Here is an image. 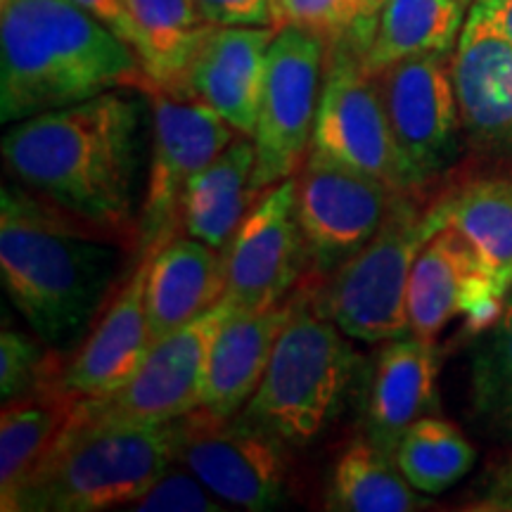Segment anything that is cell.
I'll use <instances>...</instances> for the list:
<instances>
[{"mask_svg": "<svg viewBox=\"0 0 512 512\" xmlns=\"http://www.w3.org/2000/svg\"><path fill=\"white\" fill-rule=\"evenodd\" d=\"M465 10L458 0H384L363 64L373 74L413 55L451 53Z\"/></svg>", "mask_w": 512, "mask_h": 512, "instance_id": "484cf974", "label": "cell"}, {"mask_svg": "<svg viewBox=\"0 0 512 512\" xmlns=\"http://www.w3.org/2000/svg\"><path fill=\"white\" fill-rule=\"evenodd\" d=\"M491 19H494L496 27L501 29L503 34L512 41V0H510V3H505L503 8L496 12V15H491Z\"/></svg>", "mask_w": 512, "mask_h": 512, "instance_id": "d590c367", "label": "cell"}, {"mask_svg": "<svg viewBox=\"0 0 512 512\" xmlns=\"http://www.w3.org/2000/svg\"><path fill=\"white\" fill-rule=\"evenodd\" d=\"M285 24L311 31L325 50L354 48L366 57L382 5L375 0H278Z\"/></svg>", "mask_w": 512, "mask_h": 512, "instance_id": "f1b7e54d", "label": "cell"}, {"mask_svg": "<svg viewBox=\"0 0 512 512\" xmlns=\"http://www.w3.org/2000/svg\"><path fill=\"white\" fill-rule=\"evenodd\" d=\"M441 356L437 342L396 337L382 342L363 384L366 437L392 453L401 434L425 415L437 411V377Z\"/></svg>", "mask_w": 512, "mask_h": 512, "instance_id": "d6986e66", "label": "cell"}, {"mask_svg": "<svg viewBox=\"0 0 512 512\" xmlns=\"http://www.w3.org/2000/svg\"><path fill=\"white\" fill-rule=\"evenodd\" d=\"M505 3H510V0H475V3H472L470 12H472V15L491 17V15H496V12L501 10Z\"/></svg>", "mask_w": 512, "mask_h": 512, "instance_id": "e575fe53", "label": "cell"}, {"mask_svg": "<svg viewBox=\"0 0 512 512\" xmlns=\"http://www.w3.org/2000/svg\"><path fill=\"white\" fill-rule=\"evenodd\" d=\"M396 150L411 188L420 192L453 162L460 112L448 53L413 55L373 72Z\"/></svg>", "mask_w": 512, "mask_h": 512, "instance_id": "7c38bea8", "label": "cell"}, {"mask_svg": "<svg viewBox=\"0 0 512 512\" xmlns=\"http://www.w3.org/2000/svg\"><path fill=\"white\" fill-rule=\"evenodd\" d=\"M131 510H162V512H219L223 505L219 496L202 482L195 472L169 470L162 472L145 494H140L136 501L128 503Z\"/></svg>", "mask_w": 512, "mask_h": 512, "instance_id": "1f68e13d", "label": "cell"}, {"mask_svg": "<svg viewBox=\"0 0 512 512\" xmlns=\"http://www.w3.org/2000/svg\"><path fill=\"white\" fill-rule=\"evenodd\" d=\"M64 361V354L46 347L38 337L5 328L0 335V396L12 401L48 387Z\"/></svg>", "mask_w": 512, "mask_h": 512, "instance_id": "4dcf8cb0", "label": "cell"}, {"mask_svg": "<svg viewBox=\"0 0 512 512\" xmlns=\"http://www.w3.org/2000/svg\"><path fill=\"white\" fill-rule=\"evenodd\" d=\"M226 294V261L219 249L176 235L159 249L147 275V325L152 344L185 328Z\"/></svg>", "mask_w": 512, "mask_h": 512, "instance_id": "44dd1931", "label": "cell"}, {"mask_svg": "<svg viewBox=\"0 0 512 512\" xmlns=\"http://www.w3.org/2000/svg\"><path fill=\"white\" fill-rule=\"evenodd\" d=\"M223 261V299L235 311H266L297 290L311 266L294 209V176L256 197L223 249Z\"/></svg>", "mask_w": 512, "mask_h": 512, "instance_id": "5bb4252c", "label": "cell"}, {"mask_svg": "<svg viewBox=\"0 0 512 512\" xmlns=\"http://www.w3.org/2000/svg\"><path fill=\"white\" fill-rule=\"evenodd\" d=\"M394 460L413 489L437 496L472 470L477 451L453 422L425 415L401 434Z\"/></svg>", "mask_w": 512, "mask_h": 512, "instance_id": "83f0119b", "label": "cell"}, {"mask_svg": "<svg viewBox=\"0 0 512 512\" xmlns=\"http://www.w3.org/2000/svg\"><path fill=\"white\" fill-rule=\"evenodd\" d=\"M297 290L266 311H230L211 339L202 408L235 415L247 406L271 363L275 342L292 318Z\"/></svg>", "mask_w": 512, "mask_h": 512, "instance_id": "ffe728a7", "label": "cell"}, {"mask_svg": "<svg viewBox=\"0 0 512 512\" xmlns=\"http://www.w3.org/2000/svg\"><path fill=\"white\" fill-rule=\"evenodd\" d=\"M261 192L254 140L238 136L192 181L181 233L223 252Z\"/></svg>", "mask_w": 512, "mask_h": 512, "instance_id": "7402d4cb", "label": "cell"}, {"mask_svg": "<svg viewBox=\"0 0 512 512\" xmlns=\"http://www.w3.org/2000/svg\"><path fill=\"white\" fill-rule=\"evenodd\" d=\"M233 306L226 299L152 344L140 368L110 394L76 401L72 418L171 422L202 406L211 339Z\"/></svg>", "mask_w": 512, "mask_h": 512, "instance_id": "8fae6325", "label": "cell"}, {"mask_svg": "<svg viewBox=\"0 0 512 512\" xmlns=\"http://www.w3.org/2000/svg\"><path fill=\"white\" fill-rule=\"evenodd\" d=\"M136 50L76 0H0L3 124L79 105L107 91H140Z\"/></svg>", "mask_w": 512, "mask_h": 512, "instance_id": "3957f363", "label": "cell"}, {"mask_svg": "<svg viewBox=\"0 0 512 512\" xmlns=\"http://www.w3.org/2000/svg\"><path fill=\"white\" fill-rule=\"evenodd\" d=\"M138 34V60L157 88L181 93L192 57L216 24H211L197 0H124Z\"/></svg>", "mask_w": 512, "mask_h": 512, "instance_id": "cb8c5ba5", "label": "cell"}, {"mask_svg": "<svg viewBox=\"0 0 512 512\" xmlns=\"http://www.w3.org/2000/svg\"><path fill=\"white\" fill-rule=\"evenodd\" d=\"M320 275L297 287V306L275 342L264 380L242 411L285 444H309L339 413L361 356L318 309Z\"/></svg>", "mask_w": 512, "mask_h": 512, "instance_id": "5b68a950", "label": "cell"}, {"mask_svg": "<svg viewBox=\"0 0 512 512\" xmlns=\"http://www.w3.org/2000/svg\"><path fill=\"white\" fill-rule=\"evenodd\" d=\"M472 403L486 425L512 432V297L475 354Z\"/></svg>", "mask_w": 512, "mask_h": 512, "instance_id": "f546056e", "label": "cell"}, {"mask_svg": "<svg viewBox=\"0 0 512 512\" xmlns=\"http://www.w3.org/2000/svg\"><path fill=\"white\" fill-rule=\"evenodd\" d=\"M505 299L470 242L451 223L439 228L415 259L408 285V330L437 342L453 318L465 316L472 332L486 330L501 318Z\"/></svg>", "mask_w": 512, "mask_h": 512, "instance_id": "9a60e30c", "label": "cell"}, {"mask_svg": "<svg viewBox=\"0 0 512 512\" xmlns=\"http://www.w3.org/2000/svg\"><path fill=\"white\" fill-rule=\"evenodd\" d=\"M216 27H283L278 0H197Z\"/></svg>", "mask_w": 512, "mask_h": 512, "instance_id": "d6a6232c", "label": "cell"}, {"mask_svg": "<svg viewBox=\"0 0 512 512\" xmlns=\"http://www.w3.org/2000/svg\"><path fill=\"white\" fill-rule=\"evenodd\" d=\"M140 124V102L107 91L17 121L3 136L0 152L24 190L138 252Z\"/></svg>", "mask_w": 512, "mask_h": 512, "instance_id": "6da1fadb", "label": "cell"}, {"mask_svg": "<svg viewBox=\"0 0 512 512\" xmlns=\"http://www.w3.org/2000/svg\"><path fill=\"white\" fill-rule=\"evenodd\" d=\"M375 3H377V5H384V0H375Z\"/></svg>", "mask_w": 512, "mask_h": 512, "instance_id": "74e56055", "label": "cell"}, {"mask_svg": "<svg viewBox=\"0 0 512 512\" xmlns=\"http://www.w3.org/2000/svg\"><path fill=\"white\" fill-rule=\"evenodd\" d=\"M55 387L5 401L0 415V508L12 512L19 491L48 456L76 406Z\"/></svg>", "mask_w": 512, "mask_h": 512, "instance_id": "603a6c76", "label": "cell"}, {"mask_svg": "<svg viewBox=\"0 0 512 512\" xmlns=\"http://www.w3.org/2000/svg\"><path fill=\"white\" fill-rule=\"evenodd\" d=\"M458 3H463L465 8H472V3H475V0H458Z\"/></svg>", "mask_w": 512, "mask_h": 512, "instance_id": "8d00e7d4", "label": "cell"}, {"mask_svg": "<svg viewBox=\"0 0 512 512\" xmlns=\"http://www.w3.org/2000/svg\"><path fill=\"white\" fill-rule=\"evenodd\" d=\"M311 152L373 176L396 192H415L396 150L375 76L354 48H332L325 55Z\"/></svg>", "mask_w": 512, "mask_h": 512, "instance_id": "30bf717a", "label": "cell"}, {"mask_svg": "<svg viewBox=\"0 0 512 512\" xmlns=\"http://www.w3.org/2000/svg\"><path fill=\"white\" fill-rule=\"evenodd\" d=\"M83 10L91 12L93 17H98L105 27H110L121 41L128 43L133 50L138 48V34L133 27V19L128 15L124 0H76ZM138 55V53H136Z\"/></svg>", "mask_w": 512, "mask_h": 512, "instance_id": "836d02e7", "label": "cell"}, {"mask_svg": "<svg viewBox=\"0 0 512 512\" xmlns=\"http://www.w3.org/2000/svg\"><path fill=\"white\" fill-rule=\"evenodd\" d=\"M157 252L159 249L138 252V261L128 273L126 283L119 285L98 325L81 349L62 363L60 373L48 387L60 389L74 399H91L114 392L136 373L152 347L145 292Z\"/></svg>", "mask_w": 512, "mask_h": 512, "instance_id": "2e32d148", "label": "cell"}, {"mask_svg": "<svg viewBox=\"0 0 512 512\" xmlns=\"http://www.w3.org/2000/svg\"><path fill=\"white\" fill-rule=\"evenodd\" d=\"M446 219L475 249L496 292L512 290V178H479L444 197Z\"/></svg>", "mask_w": 512, "mask_h": 512, "instance_id": "d4e9b609", "label": "cell"}, {"mask_svg": "<svg viewBox=\"0 0 512 512\" xmlns=\"http://www.w3.org/2000/svg\"><path fill=\"white\" fill-rule=\"evenodd\" d=\"M399 195L373 176L309 152L294 174V209L311 273L328 278L366 247Z\"/></svg>", "mask_w": 512, "mask_h": 512, "instance_id": "4fadbf2b", "label": "cell"}, {"mask_svg": "<svg viewBox=\"0 0 512 512\" xmlns=\"http://www.w3.org/2000/svg\"><path fill=\"white\" fill-rule=\"evenodd\" d=\"M415 195L396 197L368 245L318 283V309L358 342L380 344L411 332L406 302L415 259L448 223L444 200L427 207Z\"/></svg>", "mask_w": 512, "mask_h": 512, "instance_id": "8992f818", "label": "cell"}, {"mask_svg": "<svg viewBox=\"0 0 512 512\" xmlns=\"http://www.w3.org/2000/svg\"><path fill=\"white\" fill-rule=\"evenodd\" d=\"M176 460L195 472L221 501L242 510H271L285 496V441L245 411L209 408L174 420Z\"/></svg>", "mask_w": 512, "mask_h": 512, "instance_id": "ba28073f", "label": "cell"}, {"mask_svg": "<svg viewBox=\"0 0 512 512\" xmlns=\"http://www.w3.org/2000/svg\"><path fill=\"white\" fill-rule=\"evenodd\" d=\"M325 55V43L294 24L280 27L268 48L264 93L252 136L261 190L292 178L309 157Z\"/></svg>", "mask_w": 512, "mask_h": 512, "instance_id": "9c48e42d", "label": "cell"}, {"mask_svg": "<svg viewBox=\"0 0 512 512\" xmlns=\"http://www.w3.org/2000/svg\"><path fill=\"white\" fill-rule=\"evenodd\" d=\"M427 505L422 491L401 475L392 453L368 437L354 439L337 458L328 508L342 512H411Z\"/></svg>", "mask_w": 512, "mask_h": 512, "instance_id": "4316f807", "label": "cell"}, {"mask_svg": "<svg viewBox=\"0 0 512 512\" xmlns=\"http://www.w3.org/2000/svg\"><path fill=\"white\" fill-rule=\"evenodd\" d=\"M278 27H216L192 57L178 98L197 100L252 138Z\"/></svg>", "mask_w": 512, "mask_h": 512, "instance_id": "e0dca14e", "label": "cell"}, {"mask_svg": "<svg viewBox=\"0 0 512 512\" xmlns=\"http://www.w3.org/2000/svg\"><path fill=\"white\" fill-rule=\"evenodd\" d=\"M140 93L152 107V157L138 228V252H143L162 249L181 235L192 181L242 133L202 102L169 95L150 79Z\"/></svg>", "mask_w": 512, "mask_h": 512, "instance_id": "52a82bcc", "label": "cell"}, {"mask_svg": "<svg viewBox=\"0 0 512 512\" xmlns=\"http://www.w3.org/2000/svg\"><path fill=\"white\" fill-rule=\"evenodd\" d=\"M174 463V420L69 418L12 512H98L128 505Z\"/></svg>", "mask_w": 512, "mask_h": 512, "instance_id": "277c9868", "label": "cell"}, {"mask_svg": "<svg viewBox=\"0 0 512 512\" xmlns=\"http://www.w3.org/2000/svg\"><path fill=\"white\" fill-rule=\"evenodd\" d=\"M112 235L83 226L19 183L0 192V275L10 302L53 351H69L105 309L121 266Z\"/></svg>", "mask_w": 512, "mask_h": 512, "instance_id": "7a4b0ae2", "label": "cell"}, {"mask_svg": "<svg viewBox=\"0 0 512 512\" xmlns=\"http://www.w3.org/2000/svg\"><path fill=\"white\" fill-rule=\"evenodd\" d=\"M460 128L482 150H512V41L491 17L467 15L453 55Z\"/></svg>", "mask_w": 512, "mask_h": 512, "instance_id": "ac0fdd59", "label": "cell"}]
</instances>
